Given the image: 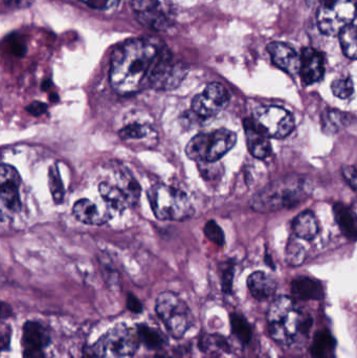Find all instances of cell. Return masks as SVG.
I'll return each mask as SVG.
<instances>
[{"instance_id": "obj_44", "label": "cell", "mask_w": 357, "mask_h": 358, "mask_svg": "<svg viewBox=\"0 0 357 358\" xmlns=\"http://www.w3.org/2000/svg\"><path fill=\"white\" fill-rule=\"evenodd\" d=\"M155 358H171V357H168V355H156V357H155Z\"/></svg>"}, {"instance_id": "obj_33", "label": "cell", "mask_w": 357, "mask_h": 358, "mask_svg": "<svg viewBox=\"0 0 357 358\" xmlns=\"http://www.w3.org/2000/svg\"><path fill=\"white\" fill-rule=\"evenodd\" d=\"M305 259V250L295 241H291L286 248V260L289 264L300 265Z\"/></svg>"}, {"instance_id": "obj_36", "label": "cell", "mask_w": 357, "mask_h": 358, "mask_svg": "<svg viewBox=\"0 0 357 358\" xmlns=\"http://www.w3.org/2000/svg\"><path fill=\"white\" fill-rule=\"evenodd\" d=\"M233 275H234V267L233 265H228L222 273V288L226 294L232 292Z\"/></svg>"}, {"instance_id": "obj_1", "label": "cell", "mask_w": 357, "mask_h": 358, "mask_svg": "<svg viewBox=\"0 0 357 358\" xmlns=\"http://www.w3.org/2000/svg\"><path fill=\"white\" fill-rule=\"evenodd\" d=\"M159 52L145 39H132L115 48L111 58L110 84L122 96L136 94L149 79Z\"/></svg>"}, {"instance_id": "obj_16", "label": "cell", "mask_w": 357, "mask_h": 358, "mask_svg": "<svg viewBox=\"0 0 357 358\" xmlns=\"http://www.w3.org/2000/svg\"><path fill=\"white\" fill-rule=\"evenodd\" d=\"M73 214L84 224L103 225L110 219V214L89 199H80L73 204Z\"/></svg>"}, {"instance_id": "obj_38", "label": "cell", "mask_w": 357, "mask_h": 358, "mask_svg": "<svg viewBox=\"0 0 357 358\" xmlns=\"http://www.w3.org/2000/svg\"><path fill=\"white\" fill-rule=\"evenodd\" d=\"M46 110H48V106L41 102H34L27 107V113H31L34 117H39V115H43Z\"/></svg>"}, {"instance_id": "obj_22", "label": "cell", "mask_w": 357, "mask_h": 358, "mask_svg": "<svg viewBox=\"0 0 357 358\" xmlns=\"http://www.w3.org/2000/svg\"><path fill=\"white\" fill-rule=\"evenodd\" d=\"M293 229L295 235L301 239H314L319 233V223L314 213L305 210L296 217L293 222Z\"/></svg>"}, {"instance_id": "obj_11", "label": "cell", "mask_w": 357, "mask_h": 358, "mask_svg": "<svg viewBox=\"0 0 357 358\" xmlns=\"http://www.w3.org/2000/svg\"><path fill=\"white\" fill-rule=\"evenodd\" d=\"M186 76L184 66L174 62L169 52L159 54L149 76L151 87L159 90H173L180 85Z\"/></svg>"}, {"instance_id": "obj_8", "label": "cell", "mask_w": 357, "mask_h": 358, "mask_svg": "<svg viewBox=\"0 0 357 358\" xmlns=\"http://www.w3.org/2000/svg\"><path fill=\"white\" fill-rule=\"evenodd\" d=\"M357 16L356 0H330L318 8L319 29L325 35H340Z\"/></svg>"}, {"instance_id": "obj_40", "label": "cell", "mask_w": 357, "mask_h": 358, "mask_svg": "<svg viewBox=\"0 0 357 358\" xmlns=\"http://www.w3.org/2000/svg\"><path fill=\"white\" fill-rule=\"evenodd\" d=\"M4 4L10 8H23L31 6L35 0H3Z\"/></svg>"}, {"instance_id": "obj_4", "label": "cell", "mask_w": 357, "mask_h": 358, "mask_svg": "<svg viewBox=\"0 0 357 358\" xmlns=\"http://www.w3.org/2000/svg\"><path fill=\"white\" fill-rule=\"evenodd\" d=\"M147 195L157 219L184 221L194 215V206L182 189L159 183L150 187Z\"/></svg>"}, {"instance_id": "obj_5", "label": "cell", "mask_w": 357, "mask_h": 358, "mask_svg": "<svg viewBox=\"0 0 357 358\" xmlns=\"http://www.w3.org/2000/svg\"><path fill=\"white\" fill-rule=\"evenodd\" d=\"M236 142L235 132L221 128L207 134H197L191 138L186 146V155L189 159L198 164L217 163L234 148Z\"/></svg>"}, {"instance_id": "obj_18", "label": "cell", "mask_w": 357, "mask_h": 358, "mask_svg": "<svg viewBox=\"0 0 357 358\" xmlns=\"http://www.w3.org/2000/svg\"><path fill=\"white\" fill-rule=\"evenodd\" d=\"M291 292L303 301H320L324 298L322 284L307 277H300L291 282Z\"/></svg>"}, {"instance_id": "obj_20", "label": "cell", "mask_w": 357, "mask_h": 358, "mask_svg": "<svg viewBox=\"0 0 357 358\" xmlns=\"http://www.w3.org/2000/svg\"><path fill=\"white\" fill-rule=\"evenodd\" d=\"M335 220L341 229L342 233L350 240H357V215L349 206L343 203H337L333 208Z\"/></svg>"}, {"instance_id": "obj_3", "label": "cell", "mask_w": 357, "mask_h": 358, "mask_svg": "<svg viewBox=\"0 0 357 358\" xmlns=\"http://www.w3.org/2000/svg\"><path fill=\"white\" fill-rule=\"evenodd\" d=\"M304 181L298 178L278 179L254 195L251 206L258 212H277L297 206L305 198Z\"/></svg>"}, {"instance_id": "obj_27", "label": "cell", "mask_w": 357, "mask_h": 358, "mask_svg": "<svg viewBox=\"0 0 357 358\" xmlns=\"http://www.w3.org/2000/svg\"><path fill=\"white\" fill-rule=\"evenodd\" d=\"M231 325H232L233 334L242 343L243 345L249 344L252 340L253 331L249 322L238 313L231 315Z\"/></svg>"}, {"instance_id": "obj_29", "label": "cell", "mask_w": 357, "mask_h": 358, "mask_svg": "<svg viewBox=\"0 0 357 358\" xmlns=\"http://www.w3.org/2000/svg\"><path fill=\"white\" fill-rule=\"evenodd\" d=\"M119 181L121 185H119L129 199L130 206H136V202L140 199V187L136 178H132L127 171H122L119 173Z\"/></svg>"}, {"instance_id": "obj_24", "label": "cell", "mask_w": 357, "mask_h": 358, "mask_svg": "<svg viewBox=\"0 0 357 358\" xmlns=\"http://www.w3.org/2000/svg\"><path fill=\"white\" fill-rule=\"evenodd\" d=\"M140 342L151 350H159L163 348L166 344V338L163 334L145 324H140L136 328Z\"/></svg>"}, {"instance_id": "obj_41", "label": "cell", "mask_w": 357, "mask_h": 358, "mask_svg": "<svg viewBox=\"0 0 357 358\" xmlns=\"http://www.w3.org/2000/svg\"><path fill=\"white\" fill-rule=\"evenodd\" d=\"M23 358H45V355H44L43 349L25 347Z\"/></svg>"}, {"instance_id": "obj_10", "label": "cell", "mask_w": 357, "mask_h": 358, "mask_svg": "<svg viewBox=\"0 0 357 358\" xmlns=\"http://www.w3.org/2000/svg\"><path fill=\"white\" fill-rule=\"evenodd\" d=\"M21 178L18 171L12 166L2 164L0 168V204H1V220L6 217L10 218L21 210L20 187Z\"/></svg>"}, {"instance_id": "obj_32", "label": "cell", "mask_w": 357, "mask_h": 358, "mask_svg": "<svg viewBox=\"0 0 357 358\" xmlns=\"http://www.w3.org/2000/svg\"><path fill=\"white\" fill-rule=\"evenodd\" d=\"M331 90H333V94L337 98H350L354 92V82H352L351 78L335 80L331 84Z\"/></svg>"}, {"instance_id": "obj_19", "label": "cell", "mask_w": 357, "mask_h": 358, "mask_svg": "<svg viewBox=\"0 0 357 358\" xmlns=\"http://www.w3.org/2000/svg\"><path fill=\"white\" fill-rule=\"evenodd\" d=\"M23 343L29 348H45L50 343V331L41 323L27 322L23 326Z\"/></svg>"}, {"instance_id": "obj_6", "label": "cell", "mask_w": 357, "mask_h": 358, "mask_svg": "<svg viewBox=\"0 0 357 358\" xmlns=\"http://www.w3.org/2000/svg\"><path fill=\"white\" fill-rule=\"evenodd\" d=\"M140 338L138 331L126 325L115 326L100 338L94 346L86 349L84 358H125L138 350Z\"/></svg>"}, {"instance_id": "obj_12", "label": "cell", "mask_w": 357, "mask_h": 358, "mask_svg": "<svg viewBox=\"0 0 357 358\" xmlns=\"http://www.w3.org/2000/svg\"><path fill=\"white\" fill-rule=\"evenodd\" d=\"M230 102L228 90L220 83H211L192 100V110L201 117H211L221 113Z\"/></svg>"}, {"instance_id": "obj_2", "label": "cell", "mask_w": 357, "mask_h": 358, "mask_svg": "<svg viewBox=\"0 0 357 358\" xmlns=\"http://www.w3.org/2000/svg\"><path fill=\"white\" fill-rule=\"evenodd\" d=\"M268 322L272 340L287 347L307 340L312 326L310 315L286 296L275 299L268 309Z\"/></svg>"}, {"instance_id": "obj_42", "label": "cell", "mask_w": 357, "mask_h": 358, "mask_svg": "<svg viewBox=\"0 0 357 358\" xmlns=\"http://www.w3.org/2000/svg\"><path fill=\"white\" fill-rule=\"evenodd\" d=\"M10 332L8 331L3 332L1 336V349L2 351L8 350V347H10Z\"/></svg>"}, {"instance_id": "obj_34", "label": "cell", "mask_w": 357, "mask_h": 358, "mask_svg": "<svg viewBox=\"0 0 357 358\" xmlns=\"http://www.w3.org/2000/svg\"><path fill=\"white\" fill-rule=\"evenodd\" d=\"M205 235L207 239L211 240L213 243L217 244L218 246L224 245V234L221 227L217 224L214 220L207 221L205 227Z\"/></svg>"}, {"instance_id": "obj_15", "label": "cell", "mask_w": 357, "mask_h": 358, "mask_svg": "<svg viewBox=\"0 0 357 358\" xmlns=\"http://www.w3.org/2000/svg\"><path fill=\"white\" fill-rule=\"evenodd\" d=\"M245 136L247 148L256 159H263L272 153L270 138L254 123L253 119L245 120Z\"/></svg>"}, {"instance_id": "obj_13", "label": "cell", "mask_w": 357, "mask_h": 358, "mask_svg": "<svg viewBox=\"0 0 357 358\" xmlns=\"http://www.w3.org/2000/svg\"><path fill=\"white\" fill-rule=\"evenodd\" d=\"M324 57L314 48H304L301 56L300 76L306 85L316 83L324 77Z\"/></svg>"}, {"instance_id": "obj_30", "label": "cell", "mask_w": 357, "mask_h": 358, "mask_svg": "<svg viewBox=\"0 0 357 358\" xmlns=\"http://www.w3.org/2000/svg\"><path fill=\"white\" fill-rule=\"evenodd\" d=\"M348 117L349 115L342 113V111L330 110L328 113H325L322 117L323 128L329 134H335L342 126L347 125L348 121H349Z\"/></svg>"}, {"instance_id": "obj_7", "label": "cell", "mask_w": 357, "mask_h": 358, "mask_svg": "<svg viewBox=\"0 0 357 358\" xmlns=\"http://www.w3.org/2000/svg\"><path fill=\"white\" fill-rule=\"evenodd\" d=\"M157 315L173 338H182L193 324L190 308L177 294L165 292L159 294L155 305Z\"/></svg>"}, {"instance_id": "obj_28", "label": "cell", "mask_w": 357, "mask_h": 358, "mask_svg": "<svg viewBox=\"0 0 357 358\" xmlns=\"http://www.w3.org/2000/svg\"><path fill=\"white\" fill-rule=\"evenodd\" d=\"M342 48L348 58L357 59V27L349 25L340 34Z\"/></svg>"}, {"instance_id": "obj_14", "label": "cell", "mask_w": 357, "mask_h": 358, "mask_svg": "<svg viewBox=\"0 0 357 358\" xmlns=\"http://www.w3.org/2000/svg\"><path fill=\"white\" fill-rule=\"evenodd\" d=\"M272 63L289 75L300 73L301 57L291 46L282 42H272L268 46Z\"/></svg>"}, {"instance_id": "obj_21", "label": "cell", "mask_w": 357, "mask_h": 358, "mask_svg": "<svg viewBox=\"0 0 357 358\" xmlns=\"http://www.w3.org/2000/svg\"><path fill=\"white\" fill-rule=\"evenodd\" d=\"M337 341L328 330L316 332L310 351L314 358H335Z\"/></svg>"}, {"instance_id": "obj_35", "label": "cell", "mask_w": 357, "mask_h": 358, "mask_svg": "<svg viewBox=\"0 0 357 358\" xmlns=\"http://www.w3.org/2000/svg\"><path fill=\"white\" fill-rule=\"evenodd\" d=\"M81 1L89 6L90 8L105 10L113 8L115 4L119 3V0H81Z\"/></svg>"}, {"instance_id": "obj_23", "label": "cell", "mask_w": 357, "mask_h": 358, "mask_svg": "<svg viewBox=\"0 0 357 358\" xmlns=\"http://www.w3.org/2000/svg\"><path fill=\"white\" fill-rule=\"evenodd\" d=\"M99 192L103 199L117 210H124L130 206L129 199L125 192L119 185L109 182H102L99 185Z\"/></svg>"}, {"instance_id": "obj_9", "label": "cell", "mask_w": 357, "mask_h": 358, "mask_svg": "<svg viewBox=\"0 0 357 358\" xmlns=\"http://www.w3.org/2000/svg\"><path fill=\"white\" fill-rule=\"evenodd\" d=\"M252 119L268 138H284L295 129L293 115L282 107H259Z\"/></svg>"}, {"instance_id": "obj_39", "label": "cell", "mask_w": 357, "mask_h": 358, "mask_svg": "<svg viewBox=\"0 0 357 358\" xmlns=\"http://www.w3.org/2000/svg\"><path fill=\"white\" fill-rule=\"evenodd\" d=\"M127 307L131 313H140L143 311V306L140 301L136 299V296L132 294H128L127 296Z\"/></svg>"}, {"instance_id": "obj_43", "label": "cell", "mask_w": 357, "mask_h": 358, "mask_svg": "<svg viewBox=\"0 0 357 358\" xmlns=\"http://www.w3.org/2000/svg\"><path fill=\"white\" fill-rule=\"evenodd\" d=\"M307 3L309 4L310 6H316V8H320L323 4L326 3V2L330 1V0H306Z\"/></svg>"}, {"instance_id": "obj_31", "label": "cell", "mask_w": 357, "mask_h": 358, "mask_svg": "<svg viewBox=\"0 0 357 358\" xmlns=\"http://www.w3.org/2000/svg\"><path fill=\"white\" fill-rule=\"evenodd\" d=\"M48 183H50V193L54 198L56 203H61L64 199V185H63L62 179L59 173L58 168L50 167L48 171Z\"/></svg>"}, {"instance_id": "obj_37", "label": "cell", "mask_w": 357, "mask_h": 358, "mask_svg": "<svg viewBox=\"0 0 357 358\" xmlns=\"http://www.w3.org/2000/svg\"><path fill=\"white\" fill-rule=\"evenodd\" d=\"M344 178L354 189H357V169L352 166H344L342 169Z\"/></svg>"}, {"instance_id": "obj_17", "label": "cell", "mask_w": 357, "mask_h": 358, "mask_svg": "<svg viewBox=\"0 0 357 358\" xmlns=\"http://www.w3.org/2000/svg\"><path fill=\"white\" fill-rule=\"evenodd\" d=\"M247 287L252 296L259 301L268 300L274 296L277 289V283L272 277L262 271L252 273L247 279Z\"/></svg>"}, {"instance_id": "obj_25", "label": "cell", "mask_w": 357, "mask_h": 358, "mask_svg": "<svg viewBox=\"0 0 357 358\" xmlns=\"http://www.w3.org/2000/svg\"><path fill=\"white\" fill-rule=\"evenodd\" d=\"M199 347L203 352L210 355H217L222 352H230V346L224 336L219 334H207L201 338Z\"/></svg>"}, {"instance_id": "obj_26", "label": "cell", "mask_w": 357, "mask_h": 358, "mask_svg": "<svg viewBox=\"0 0 357 358\" xmlns=\"http://www.w3.org/2000/svg\"><path fill=\"white\" fill-rule=\"evenodd\" d=\"M155 134L151 126L147 124L132 123L125 126L119 130V134L122 140H143V138H151Z\"/></svg>"}]
</instances>
